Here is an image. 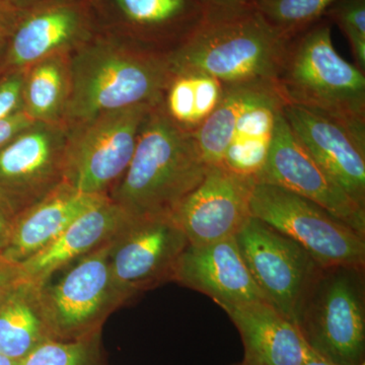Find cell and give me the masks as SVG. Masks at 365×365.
Wrapping results in <instances>:
<instances>
[{"label": "cell", "instance_id": "6da1fadb", "mask_svg": "<svg viewBox=\"0 0 365 365\" xmlns=\"http://www.w3.org/2000/svg\"><path fill=\"white\" fill-rule=\"evenodd\" d=\"M167 52L116 32H98L71 54L66 125L132 106L162 103L172 81Z\"/></svg>", "mask_w": 365, "mask_h": 365}, {"label": "cell", "instance_id": "7a4b0ae2", "mask_svg": "<svg viewBox=\"0 0 365 365\" xmlns=\"http://www.w3.org/2000/svg\"><path fill=\"white\" fill-rule=\"evenodd\" d=\"M209 169L193 132L155 105L144 120L123 176L108 197L130 217L173 216Z\"/></svg>", "mask_w": 365, "mask_h": 365}, {"label": "cell", "instance_id": "3957f363", "mask_svg": "<svg viewBox=\"0 0 365 365\" xmlns=\"http://www.w3.org/2000/svg\"><path fill=\"white\" fill-rule=\"evenodd\" d=\"M289 41L256 9L204 14L167 57L173 74H209L223 86H275Z\"/></svg>", "mask_w": 365, "mask_h": 365}, {"label": "cell", "instance_id": "277c9868", "mask_svg": "<svg viewBox=\"0 0 365 365\" xmlns=\"http://www.w3.org/2000/svg\"><path fill=\"white\" fill-rule=\"evenodd\" d=\"M275 86L284 105L330 118L365 144L364 73L336 51L328 19L290 39Z\"/></svg>", "mask_w": 365, "mask_h": 365}, {"label": "cell", "instance_id": "5b68a950", "mask_svg": "<svg viewBox=\"0 0 365 365\" xmlns=\"http://www.w3.org/2000/svg\"><path fill=\"white\" fill-rule=\"evenodd\" d=\"M365 266H319L294 325L307 347L339 365H365Z\"/></svg>", "mask_w": 365, "mask_h": 365}, {"label": "cell", "instance_id": "8992f818", "mask_svg": "<svg viewBox=\"0 0 365 365\" xmlns=\"http://www.w3.org/2000/svg\"><path fill=\"white\" fill-rule=\"evenodd\" d=\"M155 106H132L66 125L63 182L81 193L108 196L128 168Z\"/></svg>", "mask_w": 365, "mask_h": 365}, {"label": "cell", "instance_id": "52a82bcc", "mask_svg": "<svg viewBox=\"0 0 365 365\" xmlns=\"http://www.w3.org/2000/svg\"><path fill=\"white\" fill-rule=\"evenodd\" d=\"M111 242L74 262L56 282L43 285L41 297L52 340H78L101 333L108 317L130 299L113 280Z\"/></svg>", "mask_w": 365, "mask_h": 365}, {"label": "cell", "instance_id": "ba28073f", "mask_svg": "<svg viewBox=\"0 0 365 365\" xmlns=\"http://www.w3.org/2000/svg\"><path fill=\"white\" fill-rule=\"evenodd\" d=\"M253 217L299 244L322 266H365V235L313 201L267 182H256Z\"/></svg>", "mask_w": 365, "mask_h": 365}, {"label": "cell", "instance_id": "9c48e42d", "mask_svg": "<svg viewBox=\"0 0 365 365\" xmlns=\"http://www.w3.org/2000/svg\"><path fill=\"white\" fill-rule=\"evenodd\" d=\"M235 242L266 300L294 324L300 299L322 265L294 240L253 216Z\"/></svg>", "mask_w": 365, "mask_h": 365}, {"label": "cell", "instance_id": "30bf717a", "mask_svg": "<svg viewBox=\"0 0 365 365\" xmlns=\"http://www.w3.org/2000/svg\"><path fill=\"white\" fill-rule=\"evenodd\" d=\"M189 242L173 216L130 217L112 240L113 280L129 299L170 282Z\"/></svg>", "mask_w": 365, "mask_h": 365}, {"label": "cell", "instance_id": "8fae6325", "mask_svg": "<svg viewBox=\"0 0 365 365\" xmlns=\"http://www.w3.org/2000/svg\"><path fill=\"white\" fill-rule=\"evenodd\" d=\"M66 123L34 122L0 148V197L16 213L63 182Z\"/></svg>", "mask_w": 365, "mask_h": 365}, {"label": "cell", "instance_id": "7c38bea8", "mask_svg": "<svg viewBox=\"0 0 365 365\" xmlns=\"http://www.w3.org/2000/svg\"><path fill=\"white\" fill-rule=\"evenodd\" d=\"M91 0H40L24 11L7 40L6 69H26L71 54L100 32Z\"/></svg>", "mask_w": 365, "mask_h": 365}, {"label": "cell", "instance_id": "4fadbf2b", "mask_svg": "<svg viewBox=\"0 0 365 365\" xmlns=\"http://www.w3.org/2000/svg\"><path fill=\"white\" fill-rule=\"evenodd\" d=\"M283 110V108H282ZM256 182H267L313 201L365 235V208L319 165L278 114L270 150Z\"/></svg>", "mask_w": 365, "mask_h": 365}, {"label": "cell", "instance_id": "5bb4252c", "mask_svg": "<svg viewBox=\"0 0 365 365\" xmlns=\"http://www.w3.org/2000/svg\"><path fill=\"white\" fill-rule=\"evenodd\" d=\"M255 184L253 178L225 165L209 167L203 181L173 215L189 244L199 246L235 237L252 216Z\"/></svg>", "mask_w": 365, "mask_h": 365}, {"label": "cell", "instance_id": "9a60e30c", "mask_svg": "<svg viewBox=\"0 0 365 365\" xmlns=\"http://www.w3.org/2000/svg\"><path fill=\"white\" fill-rule=\"evenodd\" d=\"M290 129L314 160L365 208V144L338 122L294 105L283 106Z\"/></svg>", "mask_w": 365, "mask_h": 365}, {"label": "cell", "instance_id": "2e32d148", "mask_svg": "<svg viewBox=\"0 0 365 365\" xmlns=\"http://www.w3.org/2000/svg\"><path fill=\"white\" fill-rule=\"evenodd\" d=\"M208 295L222 309L265 299L252 278L235 237L188 245L175 267L173 280Z\"/></svg>", "mask_w": 365, "mask_h": 365}, {"label": "cell", "instance_id": "e0dca14e", "mask_svg": "<svg viewBox=\"0 0 365 365\" xmlns=\"http://www.w3.org/2000/svg\"><path fill=\"white\" fill-rule=\"evenodd\" d=\"M128 218L106 197L79 215L49 246L21 264L26 277L43 287L59 271L112 241Z\"/></svg>", "mask_w": 365, "mask_h": 365}, {"label": "cell", "instance_id": "ac0fdd59", "mask_svg": "<svg viewBox=\"0 0 365 365\" xmlns=\"http://www.w3.org/2000/svg\"><path fill=\"white\" fill-rule=\"evenodd\" d=\"M117 18L119 34L169 52L198 26L204 9L198 0H104Z\"/></svg>", "mask_w": 365, "mask_h": 365}, {"label": "cell", "instance_id": "d6986e66", "mask_svg": "<svg viewBox=\"0 0 365 365\" xmlns=\"http://www.w3.org/2000/svg\"><path fill=\"white\" fill-rule=\"evenodd\" d=\"M222 309L241 335L245 359L264 365H302L312 353L294 324L267 300Z\"/></svg>", "mask_w": 365, "mask_h": 365}, {"label": "cell", "instance_id": "ffe728a7", "mask_svg": "<svg viewBox=\"0 0 365 365\" xmlns=\"http://www.w3.org/2000/svg\"><path fill=\"white\" fill-rule=\"evenodd\" d=\"M106 197L81 193L62 182L39 202L18 213L11 239L1 254L9 260L24 263Z\"/></svg>", "mask_w": 365, "mask_h": 365}, {"label": "cell", "instance_id": "44dd1931", "mask_svg": "<svg viewBox=\"0 0 365 365\" xmlns=\"http://www.w3.org/2000/svg\"><path fill=\"white\" fill-rule=\"evenodd\" d=\"M283 106L284 102L276 88L254 101L237 121L222 165L256 181L267 160L276 119Z\"/></svg>", "mask_w": 365, "mask_h": 365}, {"label": "cell", "instance_id": "7402d4cb", "mask_svg": "<svg viewBox=\"0 0 365 365\" xmlns=\"http://www.w3.org/2000/svg\"><path fill=\"white\" fill-rule=\"evenodd\" d=\"M42 285L26 279L0 304V354L21 361L52 340L46 324Z\"/></svg>", "mask_w": 365, "mask_h": 365}, {"label": "cell", "instance_id": "603a6c76", "mask_svg": "<svg viewBox=\"0 0 365 365\" xmlns=\"http://www.w3.org/2000/svg\"><path fill=\"white\" fill-rule=\"evenodd\" d=\"M71 86V54L40 60L26 69L24 112L34 122L64 123Z\"/></svg>", "mask_w": 365, "mask_h": 365}, {"label": "cell", "instance_id": "cb8c5ba5", "mask_svg": "<svg viewBox=\"0 0 365 365\" xmlns=\"http://www.w3.org/2000/svg\"><path fill=\"white\" fill-rule=\"evenodd\" d=\"M272 88L276 86H225L220 105L193 132L204 162L209 167L222 165L240 117L254 101Z\"/></svg>", "mask_w": 365, "mask_h": 365}, {"label": "cell", "instance_id": "d4e9b609", "mask_svg": "<svg viewBox=\"0 0 365 365\" xmlns=\"http://www.w3.org/2000/svg\"><path fill=\"white\" fill-rule=\"evenodd\" d=\"M336 0H260L256 9L276 30L292 39L325 18Z\"/></svg>", "mask_w": 365, "mask_h": 365}, {"label": "cell", "instance_id": "484cf974", "mask_svg": "<svg viewBox=\"0 0 365 365\" xmlns=\"http://www.w3.org/2000/svg\"><path fill=\"white\" fill-rule=\"evenodd\" d=\"M21 365H105L101 333L73 341H45L21 360Z\"/></svg>", "mask_w": 365, "mask_h": 365}, {"label": "cell", "instance_id": "4316f807", "mask_svg": "<svg viewBox=\"0 0 365 365\" xmlns=\"http://www.w3.org/2000/svg\"><path fill=\"white\" fill-rule=\"evenodd\" d=\"M325 18L337 24L347 38L357 67L365 68V0H336Z\"/></svg>", "mask_w": 365, "mask_h": 365}, {"label": "cell", "instance_id": "83f0119b", "mask_svg": "<svg viewBox=\"0 0 365 365\" xmlns=\"http://www.w3.org/2000/svg\"><path fill=\"white\" fill-rule=\"evenodd\" d=\"M26 69H6L0 76V120L24 111Z\"/></svg>", "mask_w": 365, "mask_h": 365}, {"label": "cell", "instance_id": "f1b7e54d", "mask_svg": "<svg viewBox=\"0 0 365 365\" xmlns=\"http://www.w3.org/2000/svg\"><path fill=\"white\" fill-rule=\"evenodd\" d=\"M26 279L20 263L0 254V304Z\"/></svg>", "mask_w": 365, "mask_h": 365}, {"label": "cell", "instance_id": "f546056e", "mask_svg": "<svg viewBox=\"0 0 365 365\" xmlns=\"http://www.w3.org/2000/svg\"><path fill=\"white\" fill-rule=\"evenodd\" d=\"M205 14H230L256 9L260 0H198Z\"/></svg>", "mask_w": 365, "mask_h": 365}, {"label": "cell", "instance_id": "4dcf8cb0", "mask_svg": "<svg viewBox=\"0 0 365 365\" xmlns=\"http://www.w3.org/2000/svg\"><path fill=\"white\" fill-rule=\"evenodd\" d=\"M33 123V120L24 111L16 113L6 119L0 120V148Z\"/></svg>", "mask_w": 365, "mask_h": 365}, {"label": "cell", "instance_id": "1f68e13d", "mask_svg": "<svg viewBox=\"0 0 365 365\" xmlns=\"http://www.w3.org/2000/svg\"><path fill=\"white\" fill-rule=\"evenodd\" d=\"M18 213L0 197V254L6 249L11 239L14 222Z\"/></svg>", "mask_w": 365, "mask_h": 365}, {"label": "cell", "instance_id": "d6a6232c", "mask_svg": "<svg viewBox=\"0 0 365 365\" xmlns=\"http://www.w3.org/2000/svg\"><path fill=\"white\" fill-rule=\"evenodd\" d=\"M24 11L0 1V38L9 39L13 34L16 24L20 21Z\"/></svg>", "mask_w": 365, "mask_h": 365}, {"label": "cell", "instance_id": "836d02e7", "mask_svg": "<svg viewBox=\"0 0 365 365\" xmlns=\"http://www.w3.org/2000/svg\"><path fill=\"white\" fill-rule=\"evenodd\" d=\"M0 1L9 4V6L14 7V9H20V11H26V9L33 6L34 4L39 2L40 0H0Z\"/></svg>", "mask_w": 365, "mask_h": 365}, {"label": "cell", "instance_id": "e575fe53", "mask_svg": "<svg viewBox=\"0 0 365 365\" xmlns=\"http://www.w3.org/2000/svg\"><path fill=\"white\" fill-rule=\"evenodd\" d=\"M7 40L0 38V76L6 71Z\"/></svg>", "mask_w": 365, "mask_h": 365}, {"label": "cell", "instance_id": "d590c367", "mask_svg": "<svg viewBox=\"0 0 365 365\" xmlns=\"http://www.w3.org/2000/svg\"><path fill=\"white\" fill-rule=\"evenodd\" d=\"M302 365H339L333 364V362L328 361V360H325L321 359V357L318 356V355L314 354L313 351H312L311 354L309 355L306 361Z\"/></svg>", "mask_w": 365, "mask_h": 365}, {"label": "cell", "instance_id": "8d00e7d4", "mask_svg": "<svg viewBox=\"0 0 365 365\" xmlns=\"http://www.w3.org/2000/svg\"><path fill=\"white\" fill-rule=\"evenodd\" d=\"M0 365H21V362L0 354Z\"/></svg>", "mask_w": 365, "mask_h": 365}, {"label": "cell", "instance_id": "74e56055", "mask_svg": "<svg viewBox=\"0 0 365 365\" xmlns=\"http://www.w3.org/2000/svg\"><path fill=\"white\" fill-rule=\"evenodd\" d=\"M232 365H264L261 364H258V362H254V361H250V360L245 359L242 360V362H240V364H235Z\"/></svg>", "mask_w": 365, "mask_h": 365}]
</instances>
